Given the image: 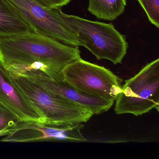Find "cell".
I'll return each mask as SVG.
<instances>
[{"label": "cell", "mask_w": 159, "mask_h": 159, "mask_svg": "<svg viewBox=\"0 0 159 159\" xmlns=\"http://www.w3.org/2000/svg\"><path fill=\"white\" fill-rule=\"evenodd\" d=\"M81 58L79 46L36 32L0 38V63L8 71L36 69L62 73Z\"/></svg>", "instance_id": "1"}, {"label": "cell", "mask_w": 159, "mask_h": 159, "mask_svg": "<svg viewBox=\"0 0 159 159\" xmlns=\"http://www.w3.org/2000/svg\"><path fill=\"white\" fill-rule=\"evenodd\" d=\"M8 72L44 122L56 125L76 124L87 122L93 115L88 109L54 93L29 77Z\"/></svg>", "instance_id": "2"}, {"label": "cell", "mask_w": 159, "mask_h": 159, "mask_svg": "<svg viewBox=\"0 0 159 159\" xmlns=\"http://www.w3.org/2000/svg\"><path fill=\"white\" fill-rule=\"evenodd\" d=\"M77 39L98 60L107 59L114 65L121 63L128 44L124 35L112 24L100 23L66 14L60 8L53 9Z\"/></svg>", "instance_id": "3"}, {"label": "cell", "mask_w": 159, "mask_h": 159, "mask_svg": "<svg viewBox=\"0 0 159 159\" xmlns=\"http://www.w3.org/2000/svg\"><path fill=\"white\" fill-rule=\"evenodd\" d=\"M117 114L142 115L159 108V59L147 64L136 75L125 81L117 96Z\"/></svg>", "instance_id": "4"}, {"label": "cell", "mask_w": 159, "mask_h": 159, "mask_svg": "<svg viewBox=\"0 0 159 159\" xmlns=\"http://www.w3.org/2000/svg\"><path fill=\"white\" fill-rule=\"evenodd\" d=\"M62 72L66 81L93 96L114 102L122 91L121 80L114 73L82 58L66 66Z\"/></svg>", "instance_id": "5"}, {"label": "cell", "mask_w": 159, "mask_h": 159, "mask_svg": "<svg viewBox=\"0 0 159 159\" xmlns=\"http://www.w3.org/2000/svg\"><path fill=\"white\" fill-rule=\"evenodd\" d=\"M36 33L71 46H80L54 9L44 8L33 0H6Z\"/></svg>", "instance_id": "6"}, {"label": "cell", "mask_w": 159, "mask_h": 159, "mask_svg": "<svg viewBox=\"0 0 159 159\" xmlns=\"http://www.w3.org/2000/svg\"><path fill=\"white\" fill-rule=\"evenodd\" d=\"M82 123L73 125H56L43 122H20L13 128L3 142H26L40 140H59L84 142L87 139L81 130Z\"/></svg>", "instance_id": "7"}, {"label": "cell", "mask_w": 159, "mask_h": 159, "mask_svg": "<svg viewBox=\"0 0 159 159\" xmlns=\"http://www.w3.org/2000/svg\"><path fill=\"white\" fill-rule=\"evenodd\" d=\"M11 72L29 77L54 93L88 109L93 115L107 111L114 103L113 101L93 96L78 90L64 80L63 74L51 75L44 70L36 69H25Z\"/></svg>", "instance_id": "8"}, {"label": "cell", "mask_w": 159, "mask_h": 159, "mask_svg": "<svg viewBox=\"0 0 159 159\" xmlns=\"http://www.w3.org/2000/svg\"><path fill=\"white\" fill-rule=\"evenodd\" d=\"M0 103L14 113L20 122H44L40 114L23 94L1 63Z\"/></svg>", "instance_id": "9"}, {"label": "cell", "mask_w": 159, "mask_h": 159, "mask_svg": "<svg viewBox=\"0 0 159 159\" xmlns=\"http://www.w3.org/2000/svg\"><path fill=\"white\" fill-rule=\"evenodd\" d=\"M35 32L6 1L0 0V38Z\"/></svg>", "instance_id": "10"}, {"label": "cell", "mask_w": 159, "mask_h": 159, "mask_svg": "<svg viewBox=\"0 0 159 159\" xmlns=\"http://www.w3.org/2000/svg\"><path fill=\"white\" fill-rule=\"evenodd\" d=\"M88 11L98 19L113 21L124 12L125 0H89Z\"/></svg>", "instance_id": "11"}, {"label": "cell", "mask_w": 159, "mask_h": 159, "mask_svg": "<svg viewBox=\"0 0 159 159\" xmlns=\"http://www.w3.org/2000/svg\"><path fill=\"white\" fill-rule=\"evenodd\" d=\"M20 122L17 116L0 103V136H6Z\"/></svg>", "instance_id": "12"}, {"label": "cell", "mask_w": 159, "mask_h": 159, "mask_svg": "<svg viewBox=\"0 0 159 159\" xmlns=\"http://www.w3.org/2000/svg\"><path fill=\"white\" fill-rule=\"evenodd\" d=\"M151 23L159 28V0H138Z\"/></svg>", "instance_id": "13"}, {"label": "cell", "mask_w": 159, "mask_h": 159, "mask_svg": "<svg viewBox=\"0 0 159 159\" xmlns=\"http://www.w3.org/2000/svg\"><path fill=\"white\" fill-rule=\"evenodd\" d=\"M44 8L53 9L60 8L68 4L71 0H33Z\"/></svg>", "instance_id": "14"}]
</instances>
